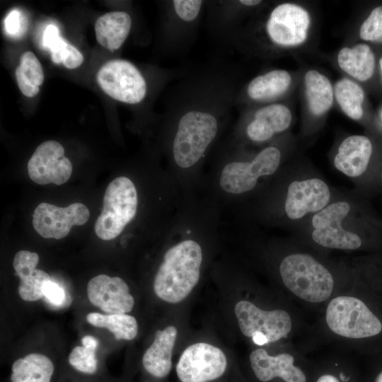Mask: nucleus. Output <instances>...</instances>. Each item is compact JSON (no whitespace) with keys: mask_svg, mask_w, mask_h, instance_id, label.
Here are the masks:
<instances>
[{"mask_svg":"<svg viewBox=\"0 0 382 382\" xmlns=\"http://www.w3.org/2000/svg\"><path fill=\"white\" fill-rule=\"evenodd\" d=\"M214 151L198 192L216 203L223 212L253 191L260 178L273 175L282 158L280 150L274 146H266L250 158L240 147L221 141Z\"/></svg>","mask_w":382,"mask_h":382,"instance_id":"obj_2","label":"nucleus"},{"mask_svg":"<svg viewBox=\"0 0 382 382\" xmlns=\"http://www.w3.org/2000/svg\"><path fill=\"white\" fill-rule=\"evenodd\" d=\"M373 153L371 140L362 135L345 139L334 159L335 168L347 176L356 178L364 174Z\"/></svg>","mask_w":382,"mask_h":382,"instance_id":"obj_19","label":"nucleus"},{"mask_svg":"<svg viewBox=\"0 0 382 382\" xmlns=\"http://www.w3.org/2000/svg\"><path fill=\"white\" fill-rule=\"evenodd\" d=\"M86 320L93 326L108 329L116 340H132L138 334L137 321L128 313L102 314L91 312L87 314Z\"/></svg>","mask_w":382,"mask_h":382,"instance_id":"obj_26","label":"nucleus"},{"mask_svg":"<svg viewBox=\"0 0 382 382\" xmlns=\"http://www.w3.org/2000/svg\"><path fill=\"white\" fill-rule=\"evenodd\" d=\"M44 296L52 303L59 305L65 299V292L58 284L50 280L43 286Z\"/></svg>","mask_w":382,"mask_h":382,"instance_id":"obj_33","label":"nucleus"},{"mask_svg":"<svg viewBox=\"0 0 382 382\" xmlns=\"http://www.w3.org/2000/svg\"><path fill=\"white\" fill-rule=\"evenodd\" d=\"M39 259L37 253L28 250H20L13 257L15 274L20 279L18 294L25 301L41 299L44 296V284L51 280L46 272L36 268Z\"/></svg>","mask_w":382,"mask_h":382,"instance_id":"obj_18","label":"nucleus"},{"mask_svg":"<svg viewBox=\"0 0 382 382\" xmlns=\"http://www.w3.org/2000/svg\"><path fill=\"white\" fill-rule=\"evenodd\" d=\"M380 67H381V73H382V57L380 59Z\"/></svg>","mask_w":382,"mask_h":382,"instance_id":"obj_39","label":"nucleus"},{"mask_svg":"<svg viewBox=\"0 0 382 382\" xmlns=\"http://www.w3.org/2000/svg\"><path fill=\"white\" fill-rule=\"evenodd\" d=\"M291 120V112L284 105H263L238 122L221 141L230 146H239L243 141L263 143L288 129Z\"/></svg>","mask_w":382,"mask_h":382,"instance_id":"obj_6","label":"nucleus"},{"mask_svg":"<svg viewBox=\"0 0 382 382\" xmlns=\"http://www.w3.org/2000/svg\"><path fill=\"white\" fill-rule=\"evenodd\" d=\"M234 313L241 333L248 337L261 333L269 342H274L286 337L292 328L291 317L284 310L265 311L241 300L236 303Z\"/></svg>","mask_w":382,"mask_h":382,"instance_id":"obj_9","label":"nucleus"},{"mask_svg":"<svg viewBox=\"0 0 382 382\" xmlns=\"http://www.w3.org/2000/svg\"><path fill=\"white\" fill-rule=\"evenodd\" d=\"M30 178L39 185H62L71 177L72 165L61 144L54 140L42 143L28 163Z\"/></svg>","mask_w":382,"mask_h":382,"instance_id":"obj_14","label":"nucleus"},{"mask_svg":"<svg viewBox=\"0 0 382 382\" xmlns=\"http://www.w3.org/2000/svg\"><path fill=\"white\" fill-rule=\"evenodd\" d=\"M291 81V76L286 71L272 70L253 78L243 93L253 102H270L282 96L288 90Z\"/></svg>","mask_w":382,"mask_h":382,"instance_id":"obj_21","label":"nucleus"},{"mask_svg":"<svg viewBox=\"0 0 382 382\" xmlns=\"http://www.w3.org/2000/svg\"><path fill=\"white\" fill-rule=\"evenodd\" d=\"M55 366L45 354L32 352L16 359L11 365L10 382H52Z\"/></svg>","mask_w":382,"mask_h":382,"instance_id":"obj_22","label":"nucleus"},{"mask_svg":"<svg viewBox=\"0 0 382 382\" xmlns=\"http://www.w3.org/2000/svg\"><path fill=\"white\" fill-rule=\"evenodd\" d=\"M325 318L333 332L348 338L369 337L382 330L380 320L362 301L352 296H340L332 299Z\"/></svg>","mask_w":382,"mask_h":382,"instance_id":"obj_5","label":"nucleus"},{"mask_svg":"<svg viewBox=\"0 0 382 382\" xmlns=\"http://www.w3.org/2000/svg\"><path fill=\"white\" fill-rule=\"evenodd\" d=\"M279 270L284 286L303 300L319 303L332 294L334 280L331 273L310 255H289L281 261Z\"/></svg>","mask_w":382,"mask_h":382,"instance_id":"obj_4","label":"nucleus"},{"mask_svg":"<svg viewBox=\"0 0 382 382\" xmlns=\"http://www.w3.org/2000/svg\"><path fill=\"white\" fill-rule=\"evenodd\" d=\"M330 193L326 183L318 178L296 180L288 187L284 212L291 219L309 212H319L327 205Z\"/></svg>","mask_w":382,"mask_h":382,"instance_id":"obj_16","label":"nucleus"},{"mask_svg":"<svg viewBox=\"0 0 382 382\" xmlns=\"http://www.w3.org/2000/svg\"><path fill=\"white\" fill-rule=\"evenodd\" d=\"M306 95L311 112L320 115L332 106L333 91L328 79L316 70H309L304 77Z\"/></svg>","mask_w":382,"mask_h":382,"instance_id":"obj_25","label":"nucleus"},{"mask_svg":"<svg viewBox=\"0 0 382 382\" xmlns=\"http://www.w3.org/2000/svg\"><path fill=\"white\" fill-rule=\"evenodd\" d=\"M235 79L231 64L217 61L173 86L164 146L167 173L183 195L199 191L207 159L230 125Z\"/></svg>","mask_w":382,"mask_h":382,"instance_id":"obj_1","label":"nucleus"},{"mask_svg":"<svg viewBox=\"0 0 382 382\" xmlns=\"http://www.w3.org/2000/svg\"><path fill=\"white\" fill-rule=\"evenodd\" d=\"M251 368L261 381L267 382L275 377L285 382H306L304 373L294 365V358L287 353L269 355L264 349L253 351L249 357Z\"/></svg>","mask_w":382,"mask_h":382,"instance_id":"obj_17","label":"nucleus"},{"mask_svg":"<svg viewBox=\"0 0 382 382\" xmlns=\"http://www.w3.org/2000/svg\"><path fill=\"white\" fill-rule=\"evenodd\" d=\"M96 349L84 345L76 346L69 355V364L75 371L85 376L96 374L99 369L96 354Z\"/></svg>","mask_w":382,"mask_h":382,"instance_id":"obj_29","label":"nucleus"},{"mask_svg":"<svg viewBox=\"0 0 382 382\" xmlns=\"http://www.w3.org/2000/svg\"><path fill=\"white\" fill-rule=\"evenodd\" d=\"M350 205L347 202H337L323 208L312 219L314 230L313 240L330 248L354 250L361 245V239L357 233L342 227V221L348 214Z\"/></svg>","mask_w":382,"mask_h":382,"instance_id":"obj_10","label":"nucleus"},{"mask_svg":"<svg viewBox=\"0 0 382 382\" xmlns=\"http://www.w3.org/2000/svg\"><path fill=\"white\" fill-rule=\"evenodd\" d=\"M340 377L344 381H347L349 380V377H346L345 376L343 375L342 373L340 374Z\"/></svg>","mask_w":382,"mask_h":382,"instance_id":"obj_37","label":"nucleus"},{"mask_svg":"<svg viewBox=\"0 0 382 382\" xmlns=\"http://www.w3.org/2000/svg\"><path fill=\"white\" fill-rule=\"evenodd\" d=\"M337 61L345 72L361 81L369 79L374 71L375 57L366 44L342 48L339 52Z\"/></svg>","mask_w":382,"mask_h":382,"instance_id":"obj_24","label":"nucleus"},{"mask_svg":"<svg viewBox=\"0 0 382 382\" xmlns=\"http://www.w3.org/2000/svg\"><path fill=\"white\" fill-rule=\"evenodd\" d=\"M207 1H168V37L173 54L185 52L194 42Z\"/></svg>","mask_w":382,"mask_h":382,"instance_id":"obj_13","label":"nucleus"},{"mask_svg":"<svg viewBox=\"0 0 382 382\" xmlns=\"http://www.w3.org/2000/svg\"><path fill=\"white\" fill-rule=\"evenodd\" d=\"M86 291L90 303L106 314L128 313L134 306L128 284L119 277H93L88 282Z\"/></svg>","mask_w":382,"mask_h":382,"instance_id":"obj_15","label":"nucleus"},{"mask_svg":"<svg viewBox=\"0 0 382 382\" xmlns=\"http://www.w3.org/2000/svg\"><path fill=\"white\" fill-rule=\"evenodd\" d=\"M140 202L138 187L132 178L119 176L111 181L94 226L98 237L110 241L120 236L138 216Z\"/></svg>","mask_w":382,"mask_h":382,"instance_id":"obj_3","label":"nucleus"},{"mask_svg":"<svg viewBox=\"0 0 382 382\" xmlns=\"http://www.w3.org/2000/svg\"><path fill=\"white\" fill-rule=\"evenodd\" d=\"M177 335L178 330L174 325L156 332L153 342L142 357V366L151 376L163 378L169 374Z\"/></svg>","mask_w":382,"mask_h":382,"instance_id":"obj_20","label":"nucleus"},{"mask_svg":"<svg viewBox=\"0 0 382 382\" xmlns=\"http://www.w3.org/2000/svg\"><path fill=\"white\" fill-rule=\"evenodd\" d=\"M51 58L57 64H62L66 68L74 69L83 62L82 54L61 37L50 49Z\"/></svg>","mask_w":382,"mask_h":382,"instance_id":"obj_30","label":"nucleus"},{"mask_svg":"<svg viewBox=\"0 0 382 382\" xmlns=\"http://www.w3.org/2000/svg\"><path fill=\"white\" fill-rule=\"evenodd\" d=\"M26 19L18 9L11 10L4 20V28L11 37L22 36L26 31Z\"/></svg>","mask_w":382,"mask_h":382,"instance_id":"obj_32","label":"nucleus"},{"mask_svg":"<svg viewBox=\"0 0 382 382\" xmlns=\"http://www.w3.org/2000/svg\"><path fill=\"white\" fill-rule=\"evenodd\" d=\"M376 382H382V372L377 376Z\"/></svg>","mask_w":382,"mask_h":382,"instance_id":"obj_38","label":"nucleus"},{"mask_svg":"<svg viewBox=\"0 0 382 382\" xmlns=\"http://www.w3.org/2000/svg\"><path fill=\"white\" fill-rule=\"evenodd\" d=\"M97 81L102 90L111 98L136 105L145 99L146 79L139 69L124 59L108 62L98 70Z\"/></svg>","mask_w":382,"mask_h":382,"instance_id":"obj_7","label":"nucleus"},{"mask_svg":"<svg viewBox=\"0 0 382 382\" xmlns=\"http://www.w3.org/2000/svg\"><path fill=\"white\" fill-rule=\"evenodd\" d=\"M61 37L58 28L54 25H49L42 35V44L45 48H50Z\"/></svg>","mask_w":382,"mask_h":382,"instance_id":"obj_34","label":"nucleus"},{"mask_svg":"<svg viewBox=\"0 0 382 382\" xmlns=\"http://www.w3.org/2000/svg\"><path fill=\"white\" fill-rule=\"evenodd\" d=\"M89 214L88 207L80 202L66 207L42 202L34 210L33 225L42 237L61 239L68 235L73 226L84 224Z\"/></svg>","mask_w":382,"mask_h":382,"instance_id":"obj_12","label":"nucleus"},{"mask_svg":"<svg viewBox=\"0 0 382 382\" xmlns=\"http://www.w3.org/2000/svg\"><path fill=\"white\" fill-rule=\"evenodd\" d=\"M359 36L366 41L382 42V6L374 8L361 24Z\"/></svg>","mask_w":382,"mask_h":382,"instance_id":"obj_31","label":"nucleus"},{"mask_svg":"<svg viewBox=\"0 0 382 382\" xmlns=\"http://www.w3.org/2000/svg\"><path fill=\"white\" fill-rule=\"evenodd\" d=\"M381 178H382V173H381Z\"/></svg>","mask_w":382,"mask_h":382,"instance_id":"obj_41","label":"nucleus"},{"mask_svg":"<svg viewBox=\"0 0 382 382\" xmlns=\"http://www.w3.org/2000/svg\"><path fill=\"white\" fill-rule=\"evenodd\" d=\"M317 382H339L337 378L332 375L325 374L320 376Z\"/></svg>","mask_w":382,"mask_h":382,"instance_id":"obj_36","label":"nucleus"},{"mask_svg":"<svg viewBox=\"0 0 382 382\" xmlns=\"http://www.w3.org/2000/svg\"><path fill=\"white\" fill-rule=\"evenodd\" d=\"M310 22L306 9L296 4L284 3L270 13L265 30L269 40L275 45L297 46L306 40Z\"/></svg>","mask_w":382,"mask_h":382,"instance_id":"obj_11","label":"nucleus"},{"mask_svg":"<svg viewBox=\"0 0 382 382\" xmlns=\"http://www.w3.org/2000/svg\"><path fill=\"white\" fill-rule=\"evenodd\" d=\"M253 342L257 345H263L269 343L266 336L261 333H256L252 337Z\"/></svg>","mask_w":382,"mask_h":382,"instance_id":"obj_35","label":"nucleus"},{"mask_svg":"<svg viewBox=\"0 0 382 382\" xmlns=\"http://www.w3.org/2000/svg\"><path fill=\"white\" fill-rule=\"evenodd\" d=\"M131 27L132 18L127 13H107L99 17L95 23L97 41L109 50H117L127 39Z\"/></svg>","mask_w":382,"mask_h":382,"instance_id":"obj_23","label":"nucleus"},{"mask_svg":"<svg viewBox=\"0 0 382 382\" xmlns=\"http://www.w3.org/2000/svg\"><path fill=\"white\" fill-rule=\"evenodd\" d=\"M226 367V357L220 348L197 342L183 352L175 370L181 382H209L221 377Z\"/></svg>","mask_w":382,"mask_h":382,"instance_id":"obj_8","label":"nucleus"},{"mask_svg":"<svg viewBox=\"0 0 382 382\" xmlns=\"http://www.w3.org/2000/svg\"><path fill=\"white\" fill-rule=\"evenodd\" d=\"M381 119H382V113H381Z\"/></svg>","mask_w":382,"mask_h":382,"instance_id":"obj_40","label":"nucleus"},{"mask_svg":"<svg viewBox=\"0 0 382 382\" xmlns=\"http://www.w3.org/2000/svg\"><path fill=\"white\" fill-rule=\"evenodd\" d=\"M16 79L23 95L32 98L40 91L44 81V74L40 62L32 52H24L16 68Z\"/></svg>","mask_w":382,"mask_h":382,"instance_id":"obj_27","label":"nucleus"},{"mask_svg":"<svg viewBox=\"0 0 382 382\" xmlns=\"http://www.w3.org/2000/svg\"><path fill=\"white\" fill-rule=\"evenodd\" d=\"M336 100L342 111L350 118L358 120L363 115V89L348 79L338 81L335 86Z\"/></svg>","mask_w":382,"mask_h":382,"instance_id":"obj_28","label":"nucleus"}]
</instances>
